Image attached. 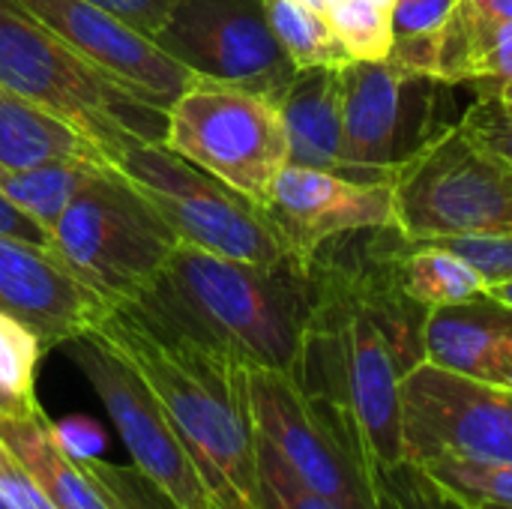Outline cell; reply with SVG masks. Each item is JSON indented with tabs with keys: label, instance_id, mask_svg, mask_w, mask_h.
Returning <instances> with one entry per match:
<instances>
[{
	"label": "cell",
	"instance_id": "cell-12",
	"mask_svg": "<svg viewBox=\"0 0 512 509\" xmlns=\"http://www.w3.org/2000/svg\"><path fill=\"white\" fill-rule=\"evenodd\" d=\"M405 462L462 456L512 465V390L417 363L402 381Z\"/></svg>",
	"mask_w": 512,
	"mask_h": 509
},
{
	"label": "cell",
	"instance_id": "cell-25",
	"mask_svg": "<svg viewBox=\"0 0 512 509\" xmlns=\"http://www.w3.org/2000/svg\"><path fill=\"white\" fill-rule=\"evenodd\" d=\"M270 27L297 69L312 66H345L354 57L336 36L327 12H318L297 0H264Z\"/></svg>",
	"mask_w": 512,
	"mask_h": 509
},
{
	"label": "cell",
	"instance_id": "cell-36",
	"mask_svg": "<svg viewBox=\"0 0 512 509\" xmlns=\"http://www.w3.org/2000/svg\"><path fill=\"white\" fill-rule=\"evenodd\" d=\"M93 3L105 6L108 12L129 21L132 27H138L141 33H147L153 39L177 0H93Z\"/></svg>",
	"mask_w": 512,
	"mask_h": 509
},
{
	"label": "cell",
	"instance_id": "cell-1",
	"mask_svg": "<svg viewBox=\"0 0 512 509\" xmlns=\"http://www.w3.org/2000/svg\"><path fill=\"white\" fill-rule=\"evenodd\" d=\"M390 228H372L360 252L330 240L312 255V309L291 369L369 474L405 462L402 381L423 363L429 312L393 273Z\"/></svg>",
	"mask_w": 512,
	"mask_h": 509
},
{
	"label": "cell",
	"instance_id": "cell-39",
	"mask_svg": "<svg viewBox=\"0 0 512 509\" xmlns=\"http://www.w3.org/2000/svg\"><path fill=\"white\" fill-rule=\"evenodd\" d=\"M492 384L512 390V339H507L504 348H501V357H498V369H495V381Z\"/></svg>",
	"mask_w": 512,
	"mask_h": 509
},
{
	"label": "cell",
	"instance_id": "cell-28",
	"mask_svg": "<svg viewBox=\"0 0 512 509\" xmlns=\"http://www.w3.org/2000/svg\"><path fill=\"white\" fill-rule=\"evenodd\" d=\"M327 18L354 60H384L393 45L387 0H333Z\"/></svg>",
	"mask_w": 512,
	"mask_h": 509
},
{
	"label": "cell",
	"instance_id": "cell-31",
	"mask_svg": "<svg viewBox=\"0 0 512 509\" xmlns=\"http://www.w3.org/2000/svg\"><path fill=\"white\" fill-rule=\"evenodd\" d=\"M372 483L378 509H435L426 474L411 462L375 471Z\"/></svg>",
	"mask_w": 512,
	"mask_h": 509
},
{
	"label": "cell",
	"instance_id": "cell-7",
	"mask_svg": "<svg viewBox=\"0 0 512 509\" xmlns=\"http://www.w3.org/2000/svg\"><path fill=\"white\" fill-rule=\"evenodd\" d=\"M396 228L411 240L512 234V162L450 123L393 174Z\"/></svg>",
	"mask_w": 512,
	"mask_h": 509
},
{
	"label": "cell",
	"instance_id": "cell-30",
	"mask_svg": "<svg viewBox=\"0 0 512 509\" xmlns=\"http://www.w3.org/2000/svg\"><path fill=\"white\" fill-rule=\"evenodd\" d=\"M456 252L468 267L477 270L486 288L512 282V234H471V237H444L432 240Z\"/></svg>",
	"mask_w": 512,
	"mask_h": 509
},
{
	"label": "cell",
	"instance_id": "cell-44",
	"mask_svg": "<svg viewBox=\"0 0 512 509\" xmlns=\"http://www.w3.org/2000/svg\"><path fill=\"white\" fill-rule=\"evenodd\" d=\"M480 507H483V504H480ZM486 509H507V507H486Z\"/></svg>",
	"mask_w": 512,
	"mask_h": 509
},
{
	"label": "cell",
	"instance_id": "cell-24",
	"mask_svg": "<svg viewBox=\"0 0 512 509\" xmlns=\"http://www.w3.org/2000/svg\"><path fill=\"white\" fill-rule=\"evenodd\" d=\"M459 3L462 0H390L393 45L387 57L411 72L438 78L444 30Z\"/></svg>",
	"mask_w": 512,
	"mask_h": 509
},
{
	"label": "cell",
	"instance_id": "cell-32",
	"mask_svg": "<svg viewBox=\"0 0 512 509\" xmlns=\"http://www.w3.org/2000/svg\"><path fill=\"white\" fill-rule=\"evenodd\" d=\"M459 123L489 150L512 162V108H507L495 93H480V99L465 111Z\"/></svg>",
	"mask_w": 512,
	"mask_h": 509
},
{
	"label": "cell",
	"instance_id": "cell-11",
	"mask_svg": "<svg viewBox=\"0 0 512 509\" xmlns=\"http://www.w3.org/2000/svg\"><path fill=\"white\" fill-rule=\"evenodd\" d=\"M153 42L195 78L243 87L276 105L297 75L264 0H177Z\"/></svg>",
	"mask_w": 512,
	"mask_h": 509
},
{
	"label": "cell",
	"instance_id": "cell-3",
	"mask_svg": "<svg viewBox=\"0 0 512 509\" xmlns=\"http://www.w3.org/2000/svg\"><path fill=\"white\" fill-rule=\"evenodd\" d=\"M153 390L222 509H258V438L246 366L117 303L93 330Z\"/></svg>",
	"mask_w": 512,
	"mask_h": 509
},
{
	"label": "cell",
	"instance_id": "cell-26",
	"mask_svg": "<svg viewBox=\"0 0 512 509\" xmlns=\"http://www.w3.org/2000/svg\"><path fill=\"white\" fill-rule=\"evenodd\" d=\"M42 339L15 315L0 309V411L36 408V369Z\"/></svg>",
	"mask_w": 512,
	"mask_h": 509
},
{
	"label": "cell",
	"instance_id": "cell-15",
	"mask_svg": "<svg viewBox=\"0 0 512 509\" xmlns=\"http://www.w3.org/2000/svg\"><path fill=\"white\" fill-rule=\"evenodd\" d=\"M75 54L117 81L168 105L195 75L165 54L147 33L93 0H12Z\"/></svg>",
	"mask_w": 512,
	"mask_h": 509
},
{
	"label": "cell",
	"instance_id": "cell-41",
	"mask_svg": "<svg viewBox=\"0 0 512 509\" xmlns=\"http://www.w3.org/2000/svg\"><path fill=\"white\" fill-rule=\"evenodd\" d=\"M495 96L507 105V108H512V81H507V84H501L498 90H495Z\"/></svg>",
	"mask_w": 512,
	"mask_h": 509
},
{
	"label": "cell",
	"instance_id": "cell-35",
	"mask_svg": "<svg viewBox=\"0 0 512 509\" xmlns=\"http://www.w3.org/2000/svg\"><path fill=\"white\" fill-rule=\"evenodd\" d=\"M0 240H18V243H27V246L48 249L51 231L42 222H36L27 210H21L0 189Z\"/></svg>",
	"mask_w": 512,
	"mask_h": 509
},
{
	"label": "cell",
	"instance_id": "cell-27",
	"mask_svg": "<svg viewBox=\"0 0 512 509\" xmlns=\"http://www.w3.org/2000/svg\"><path fill=\"white\" fill-rule=\"evenodd\" d=\"M432 483L456 492L465 501L483 507L512 509V465L510 462H480L462 456H435L417 465Z\"/></svg>",
	"mask_w": 512,
	"mask_h": 509
},
{
	"label": "cell",
	"instance_id": "cell-9",
	"mask_svg": "<svg viewBox=\"0 0 512 509\" xmlns=\"http://www.w3.org/2000/svg\"><path fill=\"white\" fill-rule=\"evenodd\" d=\"M345 84V177L390 183L450 123L444 120L447 81L411 72L390 57L351 60Z\"/></svg>",
	"mask_w": 512,
	"mask_h": 509
},
{
	"label": "cell",
	"instance_id": "cell-38",
	"mask_svg": "<svg viewBox=\"0 0 512 509\" xmlns=\"http://www.w3.org/2000/svg\"><path fill=\"white\" fill-rule=\"evenodd\" d=\"M474 9H480L483 15L489 18H498V21H512V0H468Z\"/></svg>",
	"mask_w": 512,
	"mask_h": 509
},
{
	"label": "cell",
	"instance_id": "cell-23",
	"mask_svg": "<svg viewBox=\"0 0 512 509\" xmlns=\"http://www.w3.org/2000/svg\"><path fill=\"white\" fill-rule=\"evenodd\" d=\"M105 168L102 162H87V159H57V162H42L33 168H18V171H3L0 189L9 195L21 210H27L36 222H42L48 231L57 222V216L66 210V204L75 198V192L99 171ZM114 168V165H111Z\"/></svg>",
	"mask_w": 512,
	"mask_h": 509
},
{
	"label": "cell",
	"instance_id": "cell-13",
	"mask_svg": "<svg viewBox=\"0 0 512 509\" xmlns=\"http://www.w3.org/2000/svg\"><path fill=\"white\" fill-rule=\"evenodd\" d=\"M246 396L255 435L297 480L342 509H378L372 474L288 372L246 366Z\"/></svg>",
	"mask_w": 512,
	"mask_h": 509
},
{
	"label": "cell",
	"instance_id": "cell-37",
	"mask_svg": "<svg viewBox=\"0 0 512 509\" xmlns=\"http://www.w3.org/2000/svg\"><path fill=\"white\" fill-rule=\"evenodd\" d=\"M426 480H429V477H426ZM429 489H432L435 509H486L480 507V504H474V501L459 498L456 492H450V489H444V486H438V483H432V480H429Z\"/></svg>",
	"mask_w": 512,
	"mask_h": 509
},
{
	"label": "cell",
	"instance_id": "cell-14",
	"mask_svg": "<svg viewBox=\"0 0 512 509\" xmlns=\"http://www.w3.org/2000/svg\"><path fill=\"white\" fill-rule=\"evenodd\" d=\"M261 207L288 249L306 264L336 237L396 225L393 183H357L291 162L279 171Z\"/></svg>",
	"mask_w": 512,
	"mask_h": 509
},
{
	"label": "cell",
	"instance_id": "cell-4",
	"mask_svg": "<svg viewBox=\"0 0 512 509\" xmlns=\"http://www.w3.org/2000/svg\"><path fill=\"white\" fill-rule=\"evenodd\" d=\"M0 84L93 138L111 165L165 132L168 105L75 54L12 0H0Z\"/></svg>",
	"mask_w": 512,
	"mask_h": 509
},
{
	"label": "cell",
	"instance_id": "cell-33",
	"mask_svg": "<svg viewBox=\"0 0 512 509\" xmlns=\"http://www.w3.org/2000/svg\"><path fill=\"white\" fill-rule=\"evenodd\" d=\"M0 501L9 509H57L3 441H0Z\"/></svg>",
	"mask_w": 512,
	"mask_h": 509
},
{
	"label": "cell",
	"instance_id": "cell-22",
	"mask_svg": "<svg viewBox=\"0 0 512 509\" xmlns=\"http://www.w3.org/2000/svg\"><path fill=\"white\" fill-rule=\"evenodd\" d=\"M393 273L402 291L423 309H438L480 297L486 291L474 267H468L456 252L432 240H411L396 225L387 237Z\"/></svg>",
	"mask_w": 512,
	"mask_h": 509
},
{
	"label": "cell",
	"instance_id": "cell-42",
	"mask_svg": "<svg viewBox=\"0 0 512 509\" xmlns=\"http://www.w3.org/2000/svg\"><path fill=\"white\" fill-rule=\"evenodd\" d=\"M297 3H306V6H312V9H318V12H327L333 0H297Z\"/></svg>",
	"mask_w": 512,
	"mask_h": 509
},
{
	"label": "cell",
	"instance_id": "cell-40",
	"mask_svg": "<svg viewBox=\"0 0 512 509\" xmlns=\"http://www.w3.org/2000/svg\"><path fill=\"white\" fill-rule=\"evenodd\" d=\"M495 300H501L504 306H510L512 309V282H501V285H492V288H486Z\"/></svg>",
	"mask_w": 512,
	"mask_h": 509
},
{
	"label": "cell",
	"instance_id": "cell-29",
	"mask_svg": "<svg viewBox=\"0 0 512 509\" xmlns=\"http://www.w3.org/2000/svg\"><path fill=\"white\" fill-rule=\"evenodd\" d=\"M258 438V435H255ZM258 509H342L336 501L312 492L291 468L258 438Z\"/></svg>",
	"mask_w": 512,
	"mask_h": 509
},
{
	"label": "cell",
	"instance_id": "cell-6",
	"mask_svg": "<svg viewBox=\"0 0 512 509\" xmlns=\"http://www.w3.org/2000/svg\"><path fill=\"white\" fill-rule=\"evenodd\" d=\"M114 171L138 189L180 243L261 267L306 264L288 249L258 201L195 168L162 141L123 150Z\"/></svg>",
	"mask_w": 512,
	"mask_h": 509
},
{
	"label": "cell",
	"instance_id": "cell-19",
	"mask_svg": "<svg viewBox=\"0 0 512 509\" xmlns=\"http://www.w3.org/2000/svg\"><path fill=\"white\" fill-rule=\"evenodd\" d=\"M0 441L18 456L57 509H114L93 474L54 438V423L36 408L0 411Z\"/></svg>",
	"mask_w": 512,
	"mask_h": 509
},
{
	"label": "cell",
	"instance_id": "cell-45",
	"mask_svg": "<svg viewBox=\"0 0 512 509\" xmlns=\"http://www.w3.org/2000/svg\"><path fill=\"white\" fill-rule=\"evenodd\" d=\"M0 509H9V507H6V504H3V501H0Z\"/></svg>",
	"mask_w": 512,
	"mask_h": 509
},
{
	"label": "cell",
	"instance_id": "cell-5",
	"mask_svg": "<svg viewBox=\"0 0 512 509\" xmlns=\"http://www.w3.org/2000/svg\"><path fill=\"white\" fill-rule=\"evenodd\" d=\"M177 234L111 165L99 168L51 225L48 252L105 300L129 303L159 273Z\"/></svg>",
	"mask_w": 512,
	"mask_h": 509
},
{
	"label": "cell",
	"instance_id": "cell-16",
	"mask_svg": "<svg viewBox=\"0 0 512 509\" xmlns=\"http://www.w3.org/2000/svg\"><path fill=\"white\" fill-rule=\"evenodd\" d=\"M111 300L75 279L48 249L0 240V309L24 321L45 348L93 333Z\"/></svg>",
	"mask_w": 512,
	"mask_h": 509
},
{
	"label": "cell",
	"instance_id": "cell-8",
	"mask_svg": "<svg viewBox=\"0 0 512 509\" xmlns=\"http://www.w3.org/2000/svg\"><path fill=\"white\" fill-rule=\"evenodd\" d=\"M162 144L252 201L291 162L279 105L243 87L195 78L165 111Z\"/></svg>",
	"mask_w": 512,
	"mask_h": 509
},
{
	"label": "cell",
	"instance_id": "cell-18",
	"mask_svg": "<svg viewBox=\"0 0 512 509\" xmlns=\"http://www.w3.org/2000/svg\"><path fill=\"white\" fill-rule=\"evenodd\" d=\"M291 165L345 177V84L342 66L297 69L279 99Z\"/></svg>",
	"mask_w": 512,
	"mask_h": 509
},
{
	"label": "cell",
	"instance_id": "cell-2",
	"mask_svg": "<svg viewBox=\"0 0 512 509\" xmlns=\"http://www.w3.org/2000/svg\"><path fill=\"white\" fill-rule=\"evenodd\" d=\"M123 306L243 366L291 375L312 309V276L309 264L261 267L177 243L147 288Z\"/></svg>",
	"mask_w": 512,
	"mask_h": 509
},
{
	"label": "cell",
	"instance_id": "cell-17",
	"mask_svg": "<svg viewBox=\"0 0 512 509\" xmlns=\"http://www.w3.org/2000/svg\"><path fill=\"white\" fill-rule=\"evenodd\" d=\"M507 339H512V309L483 291L426 312L423 363L492 384Z\"/></svg>",
	"mask_w": 512,
	"mask_h": 509
},
{
	"label": "cell",
	"instance_id": "cell-10",
	"mask_svg": "<svg viewBox=\"0 0 512 509\" xmlns=\"http://www.w3.org/2000/svg\"><path fill=\"white\" fill-rule=\"evenodd\" d=\"M69 360L102 399L135 471L171 509H222L192 453L141 375L96 333L63 345Z\"/></svg>",
	"mask_w": 512,
	"mask_h": 509
},
{
	"label": "cell",
	"instance_id": "cell-34",
	"mask_svg": "<svg viewBox=\"0 0 512 509\" xmlns=\"http://www.w3.org/2000/svg\"><path fill=\"white\" fill-rule=\"evenodd\" d=\"M54 438L72 459H96L105 447L102 429L90 417H81V414L54 423Z\"/></svg>",
	"mask_w": 512,
	"mask_h": 509
},
{
	"label": "cell",
	"instance_id": "cell-20",
	"mask_svg": "<svg viewBox=\"0 0 512 509\" xmlns=\"http://www.w3.org/2000/svg\"><path fill=\"white\" fill-rule=\"evenodd\" d=\"M57 159L111 165V156L93 138L0 84V165L18 171Z\"/></svg>",
	"mask_w": 512,
	"mask_h": 509
},
{
	"label": "cell",
	"instance_id": "cell-43",
	"mask_svg": "<svg viewBox=\"0 0 512 509\" xmlns=\"http://www.w3.org/2000/svg\"><path fill=\"white\" fill-rule=\"evenodd\" d=\"M3 171H9V168H3V165H0V177H3Z\"/></svg>",
	"mask_w": 512,
	"mask_h": 509
},
{
	"label": "cell",
	"instance_id": "cell-21",
	"mask_svg": "<svg viewBox=\"0 0 512 509\" xmlns=\"http://www.w3.org/2000/svg\"><path fill=\"white\" fill-rule=\"evenodd\" d=\"M438 78L474 84L480 93H495L512 81V21L489 18L462 0L444 30Z\"/></svg>",
	"mask_w": 512,
	"mask_h": 509
}]
</instances>
